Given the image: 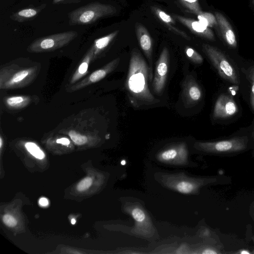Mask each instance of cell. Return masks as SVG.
<instances>
[{
  "label": "cell",
  "instance_id": "obj_10",
  "mask_svg": "<svg viewBox=\"0 0 254 254\" xmlns=\"http://www.w3.org/2000/svg\"><path fill=\"white\" fill-rule=\"evenodd\" d=\"M173 17L198 36L210 42L216 41L215 34L212 29L198 20L179 15H174Z\"/></svg>",
  "mask_w": 254,
  "mask_h": 254
},
{
  "label": "cell",
  "instance_id": "obj_19",
  "mask_svg": "<svg viewBox=\"0 0 254 254\" xmlns=\"http://www.w3.org/2000/svg\"><path fill=\"white\" fill-rule=\"evenodd\" d=\"M185 53L191 62L197 64H201L203 62L202 56L194 49L186 47L185 49Z\"/></svg>",
  "mask_w": 254,
  "mask_h": 254
},
{
  "label": "cell",
  "instance_id": "obj_20",
  "mask_svg": "<svg viewBox=\"0 0 254 254\" xmlns=\"http://www.w3.org/2000/svg\"><path fill=\"white\" fill-rule=\"evenodd\" d=\"M25 146L27 151L35 157L42 159L45 157V154L41 149L33 142H27Z\"/></svg>",
  "mask_w": 254,
  "mask_h": 254
},
{
  "label": "cell",
  "instance_id": "obj_16",
  "mask_svg": "<svg viewBox=\"0 0 254 254\" xmlns=\"http://www.w3.org/2000/svg\"><path fill=\"white\" fill-rule=\"evenodd\" d=\"M119 32L116 30L105 36L96 39L94 42V47L97 51L103 50L115 39Z\"/></svg>",
  "mask_w": 254,
  "mask_h": 254
},
{
  "label": "cell",
  "instance_id": "obj_9",
  "mask_svg": "<svg viewBox=\"0 0 254 254\" xmlns=\"http://www.w3.org/2000/svg\"><path fill=\"white\" fill-rule=\"evenodd\" d=\"M241 74V82L246 81L248 85V95L247 102L253 115L254 121V61L246 60L239 67Z\"/></svg>",
  "mask_w": 254,
  "mask_h": 254
},
{
  "label": "cell",
  "instance_id": "obj_31",
  "mask_svg": "<svg viewBox=\"0 0 254 254\" xmlns=\"http://www.w3.org/2000/svg\"><path fill=\"white\" fill-rule=\"evenodd\" d=\"M218 252H216L214 250L210 248L206 249L203 250L202 254H217Z\"/></svg>",
  "mask_w": 254,
  "mask_h": 254
},
{
  "label": "cell",
  "instance_id": "obj_4",
  "mask_svg": "<svg viewBox=\"0 0 254 254\" xmlns=\"http://www.w3.org/2000/svg\"><path fill=\"white\" fill-rule=\"evenodd\" d=\"M242 114L238 99L228 91H222L215 101L212 119L215 123L226 124L235 121Z\"/></svg>",
  "mask_w": 254,
  "mask_h": 254
},
{
  "label": "cell",
  "instance_id": "obj_29",
  "mask_svg": "<svg viewBox=\"0 0 254 254\" xmlns=\"http://www.w3.org/2000/svg\"><path fill=\"white\" fill-rule=\"evenodd\" d=\"M56 142L58 143H61L64 145H67L70 143L68 139L64 137L58 139Z\"/></svg>",
  "mask_w": 254,
  "mask_h": 254
},
{
  "label": "cell",
  "instance_id": "obj_38",
  "mask_svg": "<svg viewBox=\"0 0 254 254\" xmlns=\"http://www.w3.org/2000/svg\"><path fill=\"white\" fill-rule=\"evenodd\" d=\"M253 149H254V147H253Z\"/></svg>",
  "mask_w": 254,
  "mask_h": 254
},
{
  "label": "cell",
  "instance_id": "obj_12",
  "mask_svg": "<svg viewBox=\"0 0 254 254\" xmlns=\"http://www.w3.org/2000/svg\"><path fill=\"white\" fill-rule=\"evenodd\" d=\"M187 149L184 143H181L173 146L160 152L158 155V159L163 162H170L177 158L185 159L187 155Z\"/></svg>",
  "mask_w": 254,
  "mask_h": 254
},
{
  "label": "cell",
  "instance_id": "obj_37",
  "mask_svg": "<svg viewBox=\"0 0 254 254\" xmlns=\"http://www.w3.org/2000/svg\"><path fill=\"white\" fill-rule=\"evenodd\" d=\"M0 147H1V145H2V139L1 138H0Z\"/></svg>",
  "mask_w": 254,
  "mask_h": 254
},
{
  "label": "cell",
  "instance_id": "obj_1",
  "mask_svg": "<svg viewBox=\"0 0 254 254\" xmlns=\"http://www.w3.org/2000/svg\"><path fill=\"white\" fill-rule=\"evenodd\" d=\"M152 70L138 50H133L130 55L125 86L133 106L151 105L158 102L151 92L149 82L152 81Z\"/></svg>",
  "mask_w": 254,
  "mask_h": 254
},
{
  "label": "cell",
  "instance_id": "obj_14",
  "mask_svg": "<svg viewBox=\"0 0 254 254\" xmlns=\"http://www.w3.org/2000/svg\"><path fill=\"white\" fill-rule=\"evenodd\" d=\"M45 6L46 4H42L36 8H24L14 13L10 16V18L12 20L19 22L31 20L36 17Z\"/></svg>",
  "mask_w": 254,
  "mask_h": 254
},
{
  "label": "cell",
  "instance_id": "obj_35",
  "mask_svg": "<svg viewBox=\"0 0 254 254\" xmlns=\"http://www.w3.org/2000/svg\"><path fill=\"white\" fill-rule=\"evenodd\" d=\"M121 164L122 165H125V164H126V161H125V160H123L121 162Z\"/></svg>",
  "mask_w": 254,
  "mask_h": 254
},
{
  "label": "cell",
  "instance_id": "obj_30",
  "mask_svg": "<svg viewBox=\"0 0 254 254\" xmlns=\"http://www.w3.org/2000/svg\"><path fill=\"white\" fill-rule=\"evenodd\" d=\"M39 204L42 206H46L48 205L49 201L48 200L45 198L42 197L41 198L39 201Z\"/></svg>",
  "mask_w": 254,
  "mask_h": 254
},
{
  "label": "cell",
  "instance_id": "obj_25",
  "mask_svg": "<svg viewBox=\"0 0 254 254\" xmlns=\"http://www.w3.org/2000/svg\"><path fill=\"white\" fill-rule=\"evenodd\" d=\"M4 223L8 227H12L17 224L16 219L9 214H5L2 218Z\"/></svg>",
  "mask_w": 254,
  "mask_h": 254
},
{
  "label": "cell",
  "instance_id": "obj_2",
  "mask_svg": "<svg viewBox=\"0 0 254 254\" xmlns=\"http://www.w3.org/2000/svg\"><path fill=\"white\" fill-rule=\"evenodd\" d=\"M195 146L200 150L211 154L235 155L250 149L254 146V121L241 127L230 135L213 141H198Z\"/></svg>",
  "mask_w": 254,
  "mask_h": 254
},
{
  "label": "cell",
  "instance_id": "obj_33",
  "mask_svg": "<svg viewBox=\"0 0 254 254\" xmlns=\"http://www.w3.org/2000/svg\"><path fill=\"white\" fill-rule=\"evenodd\" d=\"M64 0H53V2L54 3H57L58 2H61Z\"/></svg>",
  "mask_w": 254,
  "mask_h": 254
},
{
  "label": "cell",
  "instance_id": "obj_24",
  "mask_svg": "<svg viewBox=\"0 0 254 254\" xmlns=\"http://www.w3.org/2000/svg\"><path fill=\"white\" fill-rule=\"evenodd\" d=\"M92 180L90 177H86L81 180L77 186L79 191H83L88 189L92 185Z\"/></svg>",
  "mask_w": 254,
  "mask_h": 254
},
{
  "label": "cell",
  "instance_id": "obj_28",
  "mask_svg": "<svg viewBox=\"0 0 254 254\" xmlns=\"http://www.w3.org/2000/svg\"><path fill=\"white\" fill-rule=\"evenodd\" d=\"M88 68V64L84 62L82 63L79 67L78 71L80 73L83 74L85 73Z\"/></svg>",
  "mask_w": 254,
  "mask_h": 254
},
{
  "label": "cell",
  "instance_id": "obj_17",
  "mask_svg": "<svg viewBox=\"0 0 254 254\" xmlns=\"http://www.w3.org/2000/svg\"><path fill=\"white\" fill-rule=\"evenodd\" d=\"M175 189L183 194L191 193L195 189V185L190 182L182 181L178 182L175 187Z\"/></svg>",
  "mask_w": 254,
  "mask_h": 254
},
{
  "label": "cell",
  "instance_id": "obj_34",
  "mask_svg": "<svg viewBox=\"0 0 254 254\" xmlns=\"http://www.w3.org/2000/svg\"><path fill=\"white\" fill-rule=\"evenodd\" d=\"M76 222V220L75 219L73 218L71 220V223L72 224H74Z\"/></svg>",
  "mask_w": 254,
  "mask_h": 254
},
{
  "label": "cell",
  "instance_id": "obj_15",
  "mask_svg": "<svg viewBox=\"0 0 254 254\" xmlns=\"http://www.w3.org/2000/svg\"><path fill=\"white\" fill-rule=\"evenodd\" d=\"M197 16L199 21L208 27L213 28L215 29V31L217 30L218 23L214 14L208 12L202 11Z\"/></svg>",
  "mask_w": 254,
  "mask_h": 254
},
{
  "label": "cell",
  "instance_id": "obj_21",
  "mask_svg": "<svg viewBox=\"0 0 254 254\" xmlns=\"http://www.w3.org/2000/svg\"><path fill=\"white\" fill-rule=\"evenodd\" d=\"M133 219L138 223H142L145 219L146 215L144 211L139 207L134 208L131 212Z\"/></svg>",
  "mask_w": 254,
  "mask_h": 254
},
{
  "label": "cell",
  "instance_id": "obj_27",
  "mask_svg": "<svg viewBox=\"0 0 254 254\" xmlns=\"http://www.w3.org/2000/svg\"><path fill=\"white\" fill-rule=\"evenodd\" d=\"M23 99L20 96H16L9 98L7 100V103L10 106H14L22 102Z\"/></svg>",
  "mask_w": 254,
  "mask_h": 254
},
{
  "label": "cell",
  "instance_id": "obj_18",
  "mask_svg": "<svg viewBox=\"0 0 254 254\" xmlns=\"http://www.w3.org/2000/svg\"><path fill=\"white\" fill-rule=\"evenodd\" d=\"M181 3L191 12L198 15L202 11L198 0H179Z\"/></svg>",
  "mask_w": 254,
  "mask_h": 254
},
{
  "label": "cell",
  "instance_id": "obj_22",
  "mask_svg": "<svg viewBox=\"0 0 254 254\" xmlns=\"http://www.w3.org/2000/svg\"><path fill=\"white\" fill-rule=\"evenodd\" d=\"M68 134L71 140L76 144L82 145L87 141L85 136L78 134L73 130H70Z\"/></svg>",
  "mask_w": 254,
  "mask_h": 254
},
{
  "label": "cell",
  "instance_id": "obj_13",
  "mask_svg": "<svg viewBox=\"0 0 254 254\" xmlns=\"http://www.w3.org/2000/svg\"><path fill=\"white\" fill-rule=\"evenodd\" d=\"M154 12L158 18L163 22L168 28L172 32L179 35L188 40L190 39V37L183 30L178 28L174 19L165 11L158 7H153Z\"/></svg>",
  "mask_w": 254,
  "mask_h": 254
},
{
  "label": "cell",
  "instance_id": "obj_32",
  "mask_svg": "<svg viewBox=\"0 0 254 254\" xmlns=\"http://www.w3.org/2000/svg\"><path fill=\"white\" fill-rule=\"evenodd\" d=\"M248 6L250 9L254 14V0H248Z\"/></svg>",
  "mask_w": 254,
  "mask_h": 254
},
{
  "label": "cell",
  "instance_id": "obj_11",
  "mask_svg": "<svg viewBox=\"0 0 254 254\" xmlns=\"http://www.w3.org/2000/svg\"><path fill=\"white\" fill-rule=\"evenodd\" d=\"M137 38L140 47L149 63V67L152 70V54L153 50L152 39L146 28L142 24L136 23L135 26Z\"/></svg>",
  "mask_w": 254,
  "mask_h": 254
},
{
  "label": "cell",
  "instance_id": "obj_3",
  "mask_svg": "<svg viewBox=\"0 0 254 254\" xmlns=\"http://www.w3.org/2000/svg\"><path fill=\"white\" fill-rule=\"evenodd\" d=\"M202 51L220 77L236 86L241 84L239 67L234 59L223 49L208 44H203Z\"/></svg>",
  "mask_w": 254,
  "mask_h": 254
},
{
  "label": "cell",
  "instance_id": "obj_26",
  "mask_svg": "<svg viewBox=\"0 0 254 254\" xmlns=\"http://www.w3.org/2000/svg\"><path fill=\"white\" fill-rule=\"evenodd\" d=\"M28 73L27 70H22L16 73L12 78L13 81L17 82L22 80L28 74Z\"/></svg>",
  "mask_w": 254,
  "mask_h": 254
},
{
  "label": "cell",
  "instance_id": "obj_6",
  "mask_svg": "<svg viewBox=\"0 0 254 254\" xmlns=\"http://www.w3.org/2000/svg\"><path fill=\"white\" fill-rule=\"evenodd\" d=\"M169 65V52L166 47H164L155 64L154 76L152 86L155 93L162 95L165 87Z\"/></svg>",
  "mask_w": 254,
  "mask_h": 254
},
{
  "label": "cell",
  "instance_id": "obj_23",
  "mask_svg": "<svg viewBox=\"0 0 254 254\" xmlns=\"http://www.w3.org/2000/svg\"><path fill=\"white\" fill-rule=\"evenodd\" d=\"M107 73V70L99 69L93 72L90 76V80L93 82H97L103 78Z\"/></svg>",
  "mask_w": 254,
  "mask_h": 254
},
{
  "label": "cell",
  "instance_id": "obj_36",
  "mask_svg": "<svg viewBox=\"0 0 254 254\" xmlns=\"http://www.w3.org/2000/svg\"><path fill=\"white\" fill-rule=\"evenodd\" d=\"M244 253H245V254H249V252H248L247 251H244V252H241V254H244Z\"/></svg>",
  "mask_w": 254,
  "mask_h": 254
},
{
  "label": "cell",
  "instance_id": "obj_5",
  "mask_svg": "<svg viewBox=\"0 0 254 254\" xmlns=\"http://www.w3.org/2000/svg\"><path fill=\"white\" fill-rule=\"evenodd\" d=\"M116 12V8L110 4L92 2L71 11L68 15L69 23L70 25L90 24Z\"/></svg>",
  "mask_w": 254,
  "mask_h": 254
},
{
  "label": "cell",
  "instance_id": "obj_8",
  "mask_svg": "<svg viewBox=\"0 0 254 254\" xmlns=\"http://www.w3.org/2000/svg\"><path fill=\"white\" fill-rule=\"evenodd\" d=\"M77 34L75 31L56 33L39 39L35 42L32 46L43 50L51 49L68 43L75 38Z\"/></svg>",
  "mask_w": 254,
  "mask_h": 254
},
{
  "label": "cell",
  "instance_id": "obj_7",
  "mask_svg": "<svg viewBox=\"0 0 254 254\" xmlns=\"http://www.w3.org/2000/svg\"><path fill=\"white\" fill-rule=\"evenodd\" d=\"M182 87V98L187 107L196 105L202 100V89L192 75H188L186 76Z\"/></svg>",
  "mask_w": 254,
  "mask_h": 254
}]
</instances>
